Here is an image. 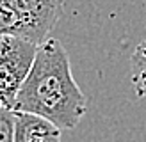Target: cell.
<instances>
[{
    "label": "cell",
    "instance_id": "6da1fadb",
    "mask_svg": "<svg viewBox=\"0 0 146 142\" xmlns=\"http://www.w3.org/2000/svg\"><path fill=\"white\" fill-rule=\"evenodd\" d=\"M13 110L39 116L59 130H73L86 116L87 98L73 78L70 55L59 39L48 37L38 45Z\"/></svg>",
    "mask_w": 146,
    "mask_h": 142
},
{
    "label": "cell",
    "instance_id": "7a4b0ae2",
    "mask_svg": "<svg viewBox=\"0 0 146 142\" xmlns=\"http://www.w3.org/2000/svg\"><path fill=\"white\" fill-rule=\"evenodd\" d=\"M62 7L64 0H0V36L41 45L61 20Z\"/></svg>",
    "mask_w": 146,
    "mask_h": 142
},
{
    "label": "cell",
    "instance_id": "3957f363",
    "mask_svg": "<svg viewBox=\"0 0 146 142\" xmlns=\"http://www.w3.org/2000/svg\"><path fill=\"white\" fill-rule=\"evenodd\" d=\"M38 45L32 41L0 36V106L14 108L16 96L34 62Z\"/></svg>",
    "mask_w": 146,
    "mask_h": 142
},
{
    "label": "cell",
    "instance_id": "277c9868",
    "mask_svg": "<svg viewBox=\"0 0 146 142\" xmlns=\"http://www.w3.org/2000/svg\"><path fill=\"white\" fill-rule=\"evenodd\" d=\"M14 142H61V130L39 116L14 112Z\"/></svg>",
    "mask_w": 146,
    "mask_h": 142
},
{
    "label": "cell",
    "instance_id": "5b68a950",
    "mask_svg": "<svg viewBox=\"0 0 146 142\" xmlns=\"http://www.w3.org/2000/svg\"><path fill=\"white\" fill-rule=\"evenodd\" d=\"M130 80L137 98L146 99V39L135 46L130 57Z\"/></svg>",
    "mask_w": 146,
    "mask_h": 142
},
{
    "label": "cell",
    "instance_id": "8992f818",
    "mask_svg": "<svg viewBox=\"0 0 146 142\" xmlns=\"http://www.w3.org/2000/svg\"><path fill=\"white\" fill-rule=\"evenodd\" d=\"M0 142H14V110L0 106Z\"/></svg>",
    "mask_w": 146,
    "mask_h": 142
}]
</instances>
